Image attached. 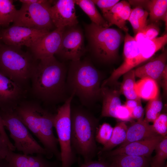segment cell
<instances>
[{
  "label": "cell",
  "instance_id": "cell-7",
  "mask_svg": "<svg viewBox=\"0 0 167 167\" xmlns=\"http://www.w3.org/2000/svg\"><path fill=\"white\" fill-rule=\"evenodd\" d=\"M0 114L5 128L14 141L15 149L26 155L41 154L48 159L53 157L33 138L14 110L0 111Z\"/></svg>",
  "mask_w": 167,
  "mask_h": 167
},
{
  "label": "cell",
  "instance_id": "cell-23",
  "mask_svg": "<svg viewBox=\"0 0 167 167\" xmlns=\"http://www.w3.org/2000/svg\"><path fill=\"white\" fill-rule=\"evenodd\" d=\"M147 7L149 11L151 21L157 22L163 20L167 27V0H152L147 1Z\"/></svg>",
  "mask_w": 167,
  "mask_h": 167
},
{
  "label": "cell",
  "instance_id": "cell-16",
  "mask_svg": "<svg viewBox=\"0 0 167 167\" xmlns=\"http://www.w3.org/2000/svg\"><path fill=\"white\" fill-rule=\"evenodd\" d=\"M75 2L73 0H58L50 8L53 23L56 28L76 25L78 23L76 15Z\"/></svg>",
  "mask_w": 167,
  "mask_h": 167
},
{
  "label": "cell",
  "instance_id": "cell-45",
  "mask_svg": "<svg viewBox=\"0 0 167 167\" xmlns=\"http://www.w3.org/2000/svg\"><path fill=\"white\" fill-rule=\"evenodd\" d=\"M0 167H9L5 159L0 161Z\"/></svg>",
  "mask_w": 167,
  "mask_h": 167
},
{
  "label": "cell",
  "instance_id": "cell-31",
  "mask_svg": "<svg viewBox=\"0 0 167 167\" xmlns=\"http://www.w3.org/2000/svg\"><path fill=\"white\" fill-rule=\"evenodd\" d=\"M163 105L159 95L154 98L149 100L146 106L144 120L148 123L153 122L160 114Z\"/></svg>",
  "mask_w": 167,
  "mask_h": 167
},
{
  "label": "cell",
  "instance_id": "cell-39",
  "mask_svg": "<svg viewBox=\"0 0 167 167\" xmlns=\"http://www.w3.org/2000/svg\"><path fill=\"white\" fill-rule=\"evenodd\" d=\"M80 167H111L110 164L106 160L99 158L98 161L93 160L87 162H84Z\"/></svg>",
  "mask_w": 167,
  "mask_h": 167
},
{
  "label": "cell",
  "instance_id": "cell-46",
  "mask_svg": "<svg viewBox=\"0 0 167 167\" xmlns=\"http://www.w3.org/2000/svg\"><path fill=\"white\" fill-rule=\"evenodd\" d=\"M2 43H1V41L0 40V46L1 45Z\"/></svg>",
  "mask_w": 167,
  "mask_h": 167
},
{
  "label": "cell",
  "instance_id": "cell-29",
  "mask_svg": "<svg viewBox=\"0 0 167 167\" xmlns=\"http://www.w3.org/2000/svg\"><path fill=\"white\" fill-rule=\"evenodd\" d=\"M124 41V61L122 65L126 64L135 57L139 50V42L128 32H126Z\"/></svg>",
  "mask_w": 167,
  "mask_h": 167
},
{
  "label": "cell",
  "instance_id": "cell-30",
  "mask_svg": "<svg viewBox=\"0 0 167 167\" xmlns=\"http://www.w3.org/2000/svg\"><path fill=\"white\" fill-rule=\"evenodd\" d=\"M155 150L156 154L151 159V167H164L167 158V136H164L156 146Z\"/></svg>",
  "mask_w": 167,
  "mask_h": 167
},
{
  "label": "cell",
  "instance_id": "cell-42",
  "mask_svg": "<svg viewBox=\"0 0 167 167\" xmlns=\"http://www.w3.org/2000/svg\"><path fill=\"white\" fill-rule=\"evenodd\" d=\"M141 103V99H126L124 105L131 111L134 108Z\"/></svg>",
  "mask_w": 167,
  "mask_h": 167
},
{
  "label": "cell",
  "instance_id": "cell-44",
  "mask_svg": "<svg viewBox=\"0 0 167 167\" xmlns=\"http://www.w3.org/2000/svg\"><path fill=\"white\" fill-rule=\"evenodd\" d=\"M46 0H20L19 1L22 3L33 4L41 3L44 2Z\"/></svg>",
  "mask_w": 167,
  "mask_h": 167
},
{
  "label": "cell",
  "instance_id": "cell-6",
  "mask_svg": "<svg viewBox=\"0 0 167 167\" xmlns=\"http://www.w3.org/2000/svg\"><path fill=\"white\" fill-rule=\"evenodd\" d=\"M85 30L91 52L95 58L104 62H111L116 58L123 39L119 31L92 22L86 25Z\"/></svg>",
  "mask_w": 167,
  "mask_h": 167
},
{
  "label": "cell",
  "instance_id": "cell-4",
  "mask_svg": "<svg viewBox=\"0 0 167 167\" xmlns=\"http://www.w3.org/2000/svg\"><path fill=\"white\" fill-rule=\"evenodd\" d=\"M71 142L75 154L81 156L84 162L92 160L97 152L95 136L98 120L88 110L71 105Z\"/></svg>",
  "mask_w": 167,
  "mask_h": 167
},
{
  "label": "cell",
  "instance_id": "cell-18",
  "mask_svg": "<svg viewBox=\"0 0 167 167\" xmlns=\"http://www.w3.org/2000/svg\"><path fill=\"white\" fill-rule=\"evenodd\" d=\"M47 159L41 154L26 155L10 150L5 159L9 167H60L59 161Z\"/></svg>",
  "mask_w": 167,
  "mask_h": 167
},
{
  "label": "cell",
  "instance_id": "cell-20",
  "mask_svg": "<svg viewBox=\"0 0 167 167\" xmlns=\"http://www.w3.org/2000/svg\"><path fill=\"white\" fill-rule=\"evenodd\" d=\"M119 91L107 86H101V98L102 106L101 116L115 118V113L121 102Z\"/></svg>",
  "mask_w": 167,
  "mask_h": 167
},
{
  "label": "cell",
  "instance_id": "cell-43",
  "mask_svg": "<svg viewBox=\"0 0 167 167\" xmlns=\"http://www.w3.org/2000/svg\"><path fill=\"white\" fill-rule=\"evenodd\" d=\"M5 128L0 114V133L2 135L6 142L8 143H10V140L5 131Z\"/></svg>",
  "mask_w": 167,
  "mask_h": 167
},
{
  "label": "cell",
  "instance_id": "cell-3",
  "mask_svg": "<svg viewBox=\"0 0 167 167\" xmlns=\"http://www.w3.org/2000/svg\"><path fill=\"white\" fill-rule=\"evenodd\" d=\"M102 76L88 59L71 61L67 71L66 87L70 96L78 97L81 103L91 108L101 98Z\"/></svg>",
  "mask_w": 167,
  "mask_h": 167
},
{
  "label": "cell",
  "instance_id": "cell-38",
  "mask_svg": "<svg viewBox=\"0 0 167 167\" xmlns=\"http://www.w3.org/2000/svg\"><path fill=\"white\" fill-rule=\"evenodd\" d=\"M127 2L125 1H119L116 3L109 11L103 14V17L107 22L112 17L118 13L122 9Z\"/></svg>",
  "mask_w": 167,
  "mask_h": 167
},
{
  "label": "cell",
  "instance_id": "cell-9",
  "mask_svg": "<svg viewBox=\"0 0 167 167\" xmlns=\"http://www.w3.org/2000/svg\"><path fill=\"white\" fill-rule=\"evenodd\" d=\"M51 2L46 0L41 3H22L12 25L50 31L54 27L50 12Z\"/></svg>",
  "mask_w": 167,
  "mask_h": 167
},
{
  "label": "cell",
  "instance_id": "cell-33",
  "mask_svg": "<svg viewBox=\"0 0 167 167\" xmlns=\"http://www.w3.org/2000/svg\"><path fill=\"white\" fill-rule=\"evenodd\" d=\"M113 128L109 123H104L98 128L95 136L96 141L104 145L110 139Z\"/></svg>",
  "mask_w": 167,
  "mask_h": 167
},
{
  "label": "cell",
  "instance_id": "cell-15",
  "mask_svg": "<svg viewBox=\"0 0 167 167\" xmlns=\"http://www.w3.org/2000/svg\"><path fill=\"white\" fill-rule=\"evenodd\" d=\"M65 28H55L37 41L30 48L31 54L37 60L56 55L61 44Z\"/></svg>",
  "mask_w": 167,
  "mask_h": 167
},
{
  "label": "cell",
  "instance_id": "cell-11",
  "mask_svg": "<svg viewBox=\"0 0 167 167\" xmlns=\"http://www.w3.org/2000/svg\"><path fill=\"white\" fill-rule=\"evenodd\" d=\"M50 31L14 25L0 30V40L4 44L30 48L37 41Z\"/></svg>",
  "mask_w": 167,
  "mask_h": 167
},
{
  "label": "cell",
  "instance_id": "cell-19",
  "mask_svg": "<svg viewBox=\"0 0 167 167\" xmlns=\"http://www.w3.org/2000/svg\"><path fill=\"white\" fill-rule=\"evenodd\" d=\"M158 135L154 131L152 125H150L144 119L137 120L128 128L126 138L120 147Z\"/></svg>",
  "mask_w": 167,
  "mask_h": 167
},
{
  "label": "cell",
  "instance_id": "cell-21",
  "mask_svg": "<svg viewBox=\"0 0 167 167\" xmlns=\"http://www.w3.org/2000/svg\"><path fill=\"white\" fill-rule=\"evenodd\" d=\"M102 159L107 161L111 167H149L151 159L143 156L120 155Z\"/></svg>",
  "mask_w": 167,
  "mask_h": 167
},
{
  "label": "cell",
  "instance_id": "cell-24",
  "mask_svg": "<svg viewBox=\"0 0 167 167\" xmlns=\"http://www.w3.org/2000/svg\"><path fill=\"white\" fill-rule=\"evenodd\" d=\"M74 1L75 4L78 5L88 15L92 23L100 26L109 27L107 22L100 14L92 0Z\"/></svg>",
  "mask_w": 167,
  "mask_h": 167
},
{
  "label": "cell",
  "instance_id": "cell-13",
  "mask_svg": "<svg viewBox=\"0 0 167 167\" xmlns=\"http://www.w3.org/2000/svg\"><path fill=\"white\" fill-rule=\"evenodd\" d=\"M164 136L158 135L142 140L130 143L112 151L98 152L99 158L125 155L149 158L158 143Z\"/></svg>",
  "mask_w": 167,
  "mask_h": 167
},
{
  "label": "cell",
  "instance_id": "cell-34",
  "mask_svg": "<svg viewBox=\"0 0 167 167\" xmlns=\"http://www.w3.org/2000/svg\"><path fill=\"white\" fill-rule=\"evenodd\" d=\"M153 129L158 135L163 136L167 133V116L165 114H160L153 122L152 125Z\"/></svg>",
  "mask_w": 167,
  "mask_h": 167
},
{
  "label": "cell",
  "instance_id": "cell-17",
  "mask_svg": "<svg viewBox=\"0 0 167 167\" xmlns=\"http://www.w3.org/2000/svg\"><path fill=\"white\" fill-rule=\"evenodd\" d=\"M167 57L165 51L147 63L134 70L135 76L141 79H152L161 85L164 78L167 75Z\"/></svg>",
  "mask_w": 167,
  "mask_h": 167
},
{
  "label": "cell",
  "instance_id": "cell-26",
  "mask_svg": "<svg viewBox=\"0 0 167 167\" xmlns=\"http://www.w3.org/2000/svg\"><path fill=\"white\" fill-rule=\"evenodd\" d=\"M12 0H0V26H8L14 22L18 13Z\"/></svg>",
  "mask_w": 167,
  "mask_h": 167
},
{
  "label": "cell",
  "instance_id": "cell-25",
  "mask_svg": "<svg viewBox=\"0 0 167 167\" xmlns=\"http://www.w3.org/2000/svg\"><path fill=\"white\" fill-rule=\"evenodd\" d=\"M127 129L125 122L122 121L118 123L113 128L110 139L99 152L110 151L116 146L122 143L126 138Z\"/></svg>",
  "mask_w": 167,
  "mask_h": 167
},
{
  "label": "cell",
  "instance_id": "cell-47",
  "mask_svg": "<svg viewBox=\"0 0 167 167\" xmlns=\"http://www.w3.org/2000/svg\"><path fill=\"white\" fill-rule=\"evenodd\" d=\"M165 167H167V166H165Z\"/></svg>",
  "mask_w": 167,
  "mask_h": 167
},
{
  "label": "cell",
  "instance_id": "cell-2",
  "mask_svg": "<svg viewBox=\"0 0 167 167\" xmlns=\"http://www.w3.org/2000/svg\"><path fill=\"white\" fill-rule=\"evenodd\" d=\"M28 130L42 144L44 148L60 161L58 140L53 132L55 114L43 107L38 101H21L14 110Z\"/></svg>",
  "mask_w": 167,
  "mask_h": 167
},
{
  "label": "cell",
  "instance_id": "cell-41",
  "mask_svg": "<svg viewBox=\"0 0 167 167\" xmlns=\"http://www.w3.org/2000/svg\"><path fill=\"white\" fill-rule=\"evenodd\" d=\"M144 114V110L141 103L138 105L131 111L132 118L137 120L143 119Z\"/></svg>",
  "mask_w": 167,
  "mask_h": 167
},
{
  "label": "cell",
  "instance_id": "cell-10",
  "mask_svg": "<svg viewBox=\"0 0 167 167\" xmlns=\"http://www.w3.org/2000/svg\"><path fill=\"white\" fill-rule=\"evenodd\" d=\"M167 42V35L152 40H145L139 42V50L138 55L131 61L122 65L114 70L110 76L103 82L105 85L115 84L119 78L133 68L151 58Z\"/></svg>",
  "mask_w": 167,
  "mask_h": 167
},
{
  "label": "cell",
  "instance_id": "cell-28",
  "mask_svg": "<svg viewBox=\"0 0 167 167\" xmlns=\"http://www.w3.org/2000/svg\"><path fill=\"white\" fill-rule=\"evenodd\" d=\"M148 12L141 6H137L132 10L128 20L136 34L141 31L147 25Z\"/></svg>",
  "mask_w": 167,
  "mask_h": 167
},
{
  "label": "cell",
  "instance_id": "cell-27",
  "mask_svg": "<svg viewBox=\"0 0 167 167\" xmlns=\"http://www.w3.org/2000/svg\"><path fill=\"white\" fill-rule=\"evenodd\" d=\"M123 76L120 90L126 99H141L137 95L135 89L136 81L134 70L132 69L125 73Z\"/></svg>",
  "mask_w": 167,
  "mask_h": 167
},
{
  "label": "cell",
  "instance_id": "cell-1",
  "mask_svg": "<svg viewBox=\"0 0 167 167\" xmlns=\"http://www.w3.org/2000/svg\"><path fill=\"white\" fill-rule=\"evenodd\" d=\"M67 71L54 56L38 60L31 79L32 94L46 105L64 102L70 96L66 87Z\"/></svg>",
  "mask_w": 167,
  "mask_h": 167
},
{
  "label": "cell",
  "instance_id": "cell-36",
  "mask_svg": "<svg viewBox=\"0 0 167 167\" xmlns=\"http://www.w3.org/2000/svg\"><path fill=\"white\" fill-rule=\"evenodd\" d=\"M95 5H96L101 10L103 15L109 11L116 3L119 2L118 0H93Z\"/></svg>",
  "mask_w": 167,
  "mask_h": 167
},
{
  "label": "cell",
  "instance_id": "cell-37",
  "mask_svg": "<svg viewBox=\"0 0 167 167\" xmlns=\"http://www.w3.org/2000/svg\"><path fill=\"white\" fill-rule=\"evenodd\" d=\"M140 31L143 33L147 40H152L157 37L159 30L156 24H152L147 25Z\"/></svg>",
  "mask_w": 167,
  "mask_h": 167
},
{
  "label": "cell",
  "instance_id": "cell-8",
  "mask_svg": "<svg viewBox=\"0 0 167 167\" xmlns=\"http://www.w3.org/2000/svg\"><path fill=\"white\" fill-rule=\"evenodd\" d=\"M74 96L71 95L58 109L54 119V127L60 147V167H71L76 161L71 142V109Z\"/></svg>",
  "mask_w": 167,
  "mask_h": 167
},
{
  "label": "cell",
  "instance_id": "cell-35",
  "mask_svg": "<svg viewBox=\"0 0 167 167\" xmlns=\"http://www.w3.org/2000/svg\"><path fill=\"white\" fill-rule=\"evenodd\" d=\"M115 117L116 118L124 122L131 121L132 119L131 110L124 105L118 107L115 113Z\"/></svg>",
  "mask_w": 167,
  "mask_h": 167
},
{
  "label": "cell",
  "instance_id": "cell-32",
  "mask_svg": "<svg viewBox=\"0 0 167 167\" xmlns=\"http://www.w3.org/2000/svg\"><path fill=\"white\" fill-rule=\"evenodd\" d=\"M131 10L130 4L127 2L121 10L108 22L109 27L115 25L125 32H128L126 21H128Z\"/></svg>",
  "mask_w": 167,
  "mask_h": 167
},
{
  "label": "cell",
  "instance_id": "cell-40",
  "mask_svg": "<svg viewBox=\"0 0 167 167\" xmlns=\"http://www.w3.org/2000/svg\"><path fill=\"white\" fill-rule=\"evenodd\" d=\"M11 150L0 133V161L5 159Z\"/></svg>",
  "mask_w": 167,
  "mask_h": 167
},
{
  "label": "cell",
  "instance_id": "cell-12",
  "mask_svg": "<svg viewBox=\"0 0 167 167\" xmlns=\"http://www.w3.org/2000/svg\"><path fill=\"white\" fill-rule=\"evenodd\" d=\"M76 26L66 28L63 32L60 47L56 54L62 59L79 60L85 52L83 34Z\"/></svg>",
  "mask_w": 167,
  "mask_h": 167
},
{
  "label": "cell",
  "instance_id": "cell-5",
  "mask_svg": "<svg viewBox=\"0 0 167 167\" xmlns=\"http://www.w3.org/2000/svg\"><path fill=\"white\" fill-rule=\"evenodd\" d=\"M21 48L1 44L0 72L25 89L38 60L31 53L23 51Z\"/></svg>",
  "mask_w": 167,
  "mask_h": 167
},
{
  "label": "cell",
  "instance_id": "cell-14",
  "mask_svg": "<svg viewBox=\"0 0 167 167\" xmlns=\"http://www.w3.org/2000/svg\"><path fill=\"white\" fill-rule=\"evenodd\" d=\"M26 91L0 72V111L14 110L24 100Z\"/></svg>",
  "mask_w": 167,
  "mask_h": 167
},
{
  "label": "cell",
  "instance_id": "cell-22",
  "mask_svg": "<svg viewBox=\"0 0 167 167\" xmlns=\"http://www.w3.org/2000/svg\"><path fill=\"white\" fill-rule=\"evenodd\" d=\"M135 89L138 96L145 100L152 99L159 95L158 84L148 78L141 79L136 82Z\"/></svg>",
  "mask_w": 167,
  "mask_h": 167
}]
</instances>
